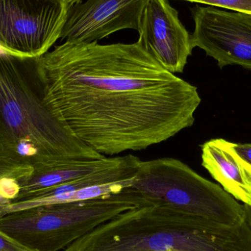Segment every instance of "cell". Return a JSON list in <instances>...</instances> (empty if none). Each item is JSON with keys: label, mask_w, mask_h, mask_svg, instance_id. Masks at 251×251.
Returning <instances> with one entry per match:
<instances>
[{"label": "cell", "mask_w": 251, "mask_h": 251, "mask_svg": "<svg viewBox=\"0 0 251 251\" xmlns=\"http://www.w3.org/2000/svg\"><path fill=\"white\" fill-rule=\"evenodd\" d=\"M36 69L44 104L103 156L172 138L193 125L201 101L137 42H64L37 57Z\"/></svg>", "instance_id": "1"}, {"label": "cell", "mask_w": 251, "mask_h": 251, "mask_svg": "<svg viewBox=\"0 0 251 251\" xmlns=\"http://www.w3.org/2000/svg\"><path fill=\"white\" fill-rule=\"evenodd\" d=\"M37 57L0 54V156L33 166L105 157L76 138L44 104Z\"/></svg>", "instance_id": "2"}, {"label": "cell", "mask_w": 251, "mask_h": 251, "mask_svg": "<svg viewBox=\"0 0 251 251\" xmlns=\"http://www.w3.org/2000/svg\"><path fill=\"white\" fill-rule=\"evenodd\" d=\"M64 251H251L247 220L227 225L157 206L119 214Z\"/></svg>", "instance_id": "3"}, {"label": "cell", "mask_w": 251, "mask_h": 251, "mask_svg": "<svg viewBox=\"0 0 251 251\" xmlns=\"http://www.w3.org/2000/svg\"><path fill=\"white\" fill-rule=\"evenodd\" d=\"M124 190L137 206H160L227 225L246 220L244 205L174 158L141 161L132 184Z\"/></svg>", "instance_id": "4"}, {"label": "cell", "mask_w": 251, "mask_h": 251, "mask_svg": "<svg viewBox=\"0 0 251 251\" xmlns=\"http://www.w3.org/2000/svg\"><path fill=\"white\" fill-rule=\"evenodd\" d=\"M134 207L122 190L89 200L12 212L0 218V231L31 250L60 251Z\"/></svg>", "instance_id": "5"}, {"label": "cell", "mask_w": 251, "mask_h": 251, "mask_svg": "<svg viewBox=\"0 0 251 251\" xmlns=\"http://www.w3.org/2000/svg\"><path fill=\"white\" fill-rule=\"evenodd\" d=\"M69 8L62 0H0V48L41 57L60 39Z\"/></svg>", "instance_id": "6"}, {"label": "cell", "mask_w": 251, "mask_h": 251, "mask_svg": "<svg viewBox=\"0 0 251 251\" xmlns=\"http://www.w3.org/2000/svg\"><path fill=\"white\" fill-rule=\"evenodd\" d=\"M195 22L193 48L205 51L221 69L239 65L251 70V14L220 10L213 6L191 9Z\"/></svg>", "instance_id": "7"}, {"label": "cell", "mask_w": 251, "mask_h": 251, "mask_svg": "<svg viewBox=\"0 0 251 251\" xmlns=\"http://www.w3.org/2000/svg\"><path fill=\"white\" fill-rule=\"evenodd\" d=\"M149 0H87L69 6L60 35L65 42L91 43L125 29L138 30Z\"/></svg>", "instance_id": "8"}, {"label": "cell", "mask_w": 251, "mask_h": 251, "mask_svg": "<svg viewBox=\"0 0 251 251\" xmlns=\"http://www.w3.org/2000/svg\"><path fill=\"white\" fill-rule=\"evenodd\" d=\"M140 47L171 73H182L192 54L191 35L168 0H149L138 29Z\"/></svg>", "instance_id": "9"}, {"label": "cell", "mask_w": 251, "mask_h": 251, "mask_svg": "<svg viewBox=\"0 0 251 251\" xmlns=\"http://www.w3.org/2000/svg\"><path fill=\"white\" fill-rule=\"evenodd\" d=\"M127 157L128 155L99 159H61L36 164L29 175L17 179L19 193L12 202L21 201L38 192L114 168Z\"/></svg>", "instance_id": "10"}, {"label": "cell", "mask_w": 251, "mask_h": 251, "mask_svg": "<svg viewBox=\"0 0 251 251\" xmlns=\"http://www.w3.org/2000/svg\"><path fill=\"white\" fill-rule=\"evenodd\" d=\"M202 165L231 196L251 206V165L234 150L233 143L213 139L203 143Z\"/></svg>", "instance_id": "11"}, {"label": "cell", "mask_w": 251, "mask_h": 251, "mask_svg": "<svg viewBox=\"0 0 251 251\" xmlns=\"http://www.w3.org/2000/svg\"><path fill=\"white\" fill-rule=\"evenodd\" d=\"M33 168L28 164L0 156V178L2 177L19 178L29 175Z\"/></svg>", "instance_id": "12"}, {"label": "cell", "mask_w": 251, "mask_h": 251, "mask_svg": "<svg viewBox=\"0 0 251 251\" xmlns=\"http://www.w3.org/2000/svg\"><path fill=\"white\" fill-rule=\"evenodd\" d=\"M251 14V0H184Z\"/></svg>", "instance_id": "13"}, {"label": "cell", "mask_w": 251, "mask_h": 251, "mask_svg": "<svg viewBox=\"0 0 251 251\" xmlns=\"http://www.w3.org/2000/svg\"><path fill=\"white\" fill-rule=\"evenodd\" d=\"M0 191L4 199L9 201H13L19 193L17 179L10 177H2L0 178Z\"/></svg>", "instance_id": "14"}, {"label": "cell", "mask_w": 251, "mask_h": 251, "mask_svg": "<svg viewBox=\"0 0 251 251\" xmlns=\"http://www.w3.org/2000/svg\"><path fill=\"white\" fill-rule=\"evenodd\" d=\"M0 251H35L27 249L0 231Z\"/></svg>", "instance_id": "15"}, {"label": "cell", "mask_w": 251, "mask_h": 251, "mask_svg": "<svg viewBox=\"0 0 251 251\" xmlns=\"http://www.w3.org/2000/svg\"><path fill=\"white\" fill-rule=\"evenodd\" d=\"M233 146L237 153L251 165V143H245V144L233 143Z\"/></svg>", "instance_id": "16"}, {"label": "cell", "mask_w": 251, "mask_h": 251, "mask_svg": "<svg viewBox=\"0 0 251 251\" xmlns=\"http://www.w3.org/2000/svg\"><path fill=\"white\" fill-rule=\"evenodd\" d=\"M245 209H246V220L251 227V206L244 205Z\"/></svg>", "instance_id": "17"}, {"label": "cell", "mask_w": 251, "mask_h": 251, "mask_svg": "<svg viewBox=\"0 0 251 251\" xmlns=\"http://www.w3.org/2000/svg\"><path fill=\"white\" fill-rule=\"evenodd\" d=\"M10 203V201L4 199L3 197L2 194H1V191H0V206H2V205L7 204V203Z\"/></svg>", "instance_id": "18"}, {"label": "cell", "mask_w": 251, "mask_h": 251, "mask_svg": "<svg viewBox=\"0 0 251 251\" xmlns=\"http://www.w3.org/2000/svg\"><path fill=\"white\" fill-rule=\"evenodd\" d=\"M62 1H65L66 4H69V6L72 5V4H76V3L80 2L82 0H62Z\"/></svg>", "instance_id": "19"}, {"label": "cell", "mask_w": 251, "mask_h": 251, "mask_svg": "<svg viewBox=\"0 0 251 251\" xmlns=\"http://www.w3.org/2000/svg\"><path fill=\"white\" fill-rule=\"evenodd\" d=\"M6 52V51H3L2 50H1V48H0V54H1V53H4Z\"/></svg>", "instance_id": "20"}]
</instances>
